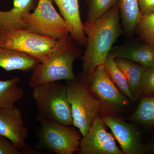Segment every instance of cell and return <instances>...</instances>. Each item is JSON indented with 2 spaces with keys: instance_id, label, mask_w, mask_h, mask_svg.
Here are the masks:
<instances>
[{
  "instance_id": "6da1fadb",
  "label": "cell",
  "mask_w": 154,
  "mask_h": 154,
  "mask_svg": "<svg viewBox=\"0 0 154 154\" xmlns=\"http://www.w3.org/2000/svg\"><path fill=\"white\" fill-rule=\"evenodd\" d=\"M120 17L117 4L93 25L84 26L87 43L82 59L83 75L91 74L97 67L104 64L122 33Z\"/></svg>"
},
{
  "instance_id": "7a4b0ae2",
  "label": "cell",
  "mask_w": 154,
  "mask_h": 154,
  "mask_svg": "<svg viewBox=\"0 0 154 154\" xmlns=\"http://www.w3.org/2000/svg\"><path fill=\"white\" fill-rule=\"evenodd\" d=\"M80 47L70 35L57 40L47 60L33 70L29 86L33 88L45 83L75 79L73 66L82 55Z\"/></svg>"
},
{
  "instance_id": "3957f363",
  "label": "cell",
  "mask_w": 154,
  "mask_h": 154,
  "mask_svg": "<svg viewBox=\"0 0 154 154\" xmlns=\"http://www.w3.org/2000/svg\"><path fill=\"white\" fill-rule=\"evenodd\" d=\"M32 96L37 115L66 126H73L66 85L58 82L42 84L33 88Z\"/></svg>"
},
{
  "instance_id": "277c9868",
  "label": "cell",
  "mask_w": 154,
  "mask_h": 154,
  "mask_svg": "<svg viewBox=\"0 0 154 154\" xmlns=\"http://www.w3.org/2000/svg\"><path fill=\"white\" fill-rule=\"evenodd\" d=\"M66 82L67 94L71 107L73 126L84 136L98 116L102 103L94 97L82 81L75 79Z\"/></svg>"
},
{
  "instance_id": "5b68a950",
  "label": "cell",
  "mask_w": 154,
  "mask_h": 154,
  "mask_svg": "<svg viewBox=\"0 0 154 154\" xmlns=\"http://www.w3.org/2000/svg\"><path fill=\"white\" fill-rule=\"evenodd\" d=\"M36 118L40 124L38 140L45 149L57 154L78 152L82 137L79 131L37 115Z\"/></svg>"
},
{
  "instance_id": "8992f818",
  "label": "cell",
  "mask_w": 154,
  "mask_h": 154,
  "mask_svg": "<svg viewBox=\"0 0 154 154\" xmlns=\"http://www.w3.org/2000/svg\"><path fill=\"white\" fill-rule=\"evenodd\" d=\"M57 40L26 29L0 31V46L17 51L42 63L49 58Z\"/></svg>"
},
{
  "instance_id": "52a82bcc",
  "label": "cell",
  "mask_w": 154,
  "mask_h": 154,
  "mask_svg": "<svg viewBox=\"0 0 154 154\" xmlns=\"http://www.w3.org/2000/svg\"><path fill=\"white\" fill-rule=\"evenodd\" d=\"M23 20L26 30L58 40L69 36L71 28L53 6V0H38L33 12Z\"/></svg>"
},
{
  "instance_id": "ba28073f",
  "label": "cell",
  "mask_w": 154,
  "mask_h": 154,
  "mask_svg": "<svg viewBox=\"0 0 154 154\" xmlns=\"http://www.w3.org/2000/svg\"><path fill=\"white\" fill-rule=\"evenodd\" d=\"M83 81L89 91L96 95L101 103L111 108H120L128 103L127 97L120 91L107 75L103 64L91 74L85 75Z\"/></svg>"
},
{
  "instance_id": "9c48e42d",
  "label": "cell",
  "mask_w": 154,
  "mask_h": 154,
  "mask_svg": "<svg viewBox=\"0 0 154 154\" xmlns=\"http://www.w3.org/2000/svg\"><path fill=\"white\" fill-rule=\"evenodd\" d=\"M102 118L97 116L89 131L82 136L79 154H123L116 146L114 138L107 132Z\"/></svg>"
},
{
  "instance_id": "30bf717a",
  "label": "cell",
  "mask_w": 154,
  "mask_h": 154,
  "mask_svg": "<svg viewBox=\"0 0 154 154\" xmlns=\"http://www.w3.org/2000/svg\"><path fill=\"white\" fill-rule=\"evenodd\" d=\"M28 133L20 108L14 106L0 109V135L11 141L25 154L35 152L26 144Z\"/></svg>"
},
{
  "instance_id": "8fae6325",
  "label": "cell",
  "mask_w": 154,
  "mask_h": 154,
  "mask_svg": "<svg viewBox=\"0 0 154 154\" xmlns=\"http://www.w3.org/2000/svg\"><path fill=\"white\" fill-rule=\"evenodd\" d=\"M102 119L111 130L123 153H143L144 148L141 140L140 133L135 127L112 116H105Z\"/></svg>"
},
{
  "instance_id": "7c38bea8",
  "label": "cell",
  "mask_w": 154,
  "mask_h": 154,
  "mask_svg": "<svg viewBox=\"0 0 154 154\" xmlns=\"http://www.w3.org/2000/svg\"><path fill=\"white\" fill-rule=\"evenodd\" d=\"M57 6L61 15L70 26V35L80 46L85 47L87 37L80 16L79 0H53Z\"/></svg>"
},
{
  "instance_id": "4fadbf2b",
  "label": "cell",
  "mask_w": 154,
  "mask_h": 154,
  "mask_svg": "<svg viewBox=\"0 0 154 154\" xmlns=\"http://www.w3.org/2000/svg\"><path fill=\"white\" fill-rule=\"evenodd\" d=\"M38 1L13 0L11 10L0 11V31L26 29L23 17L35 9Z\"/></svg>"
},
{
  "instance_id": "5bb4252c",
  "label": "cell",
  "mask_w": 154,
  "mask_h": 154,
  "mask_svg": "<svg viewBox=\"0 0 154 154\" xmlns=\"http://www.w3.org/2000/svg\"><path fill=\"white\" fill-rule=\"evenodd\" d=\"M110 54L114 58L128 60L146 67L154 66V45L130 44L112 47Z\"/></svg>"
},
{
  "instance_id": "9a60e30c",
  "label": "cell",
  "mask_w": 154,
  "mask_h": 154,
  "mask_svg": "<svg viewBox=\"0 0 154 154\" xmlns=\"http://www.w3.org/2000/svg\"><path fill=\"white\" fill-rule=\"evenodd\" d=\"M40 63L30 56L17 51L0 46V67L6 71H33Z\"/></svg>"
},
{
  "instance_id": "2e32d148",
  "label": "cell",
  "mask_w": 154,
  "mask_h": 154,
  "mask_svg": "<svg viewBox=\"0 0 154 154\" xmlns=\"http://www.w3.org/2000/svg\"><path fill=\"white\" fill-rule=\"evenodd\" d=\"M115 60L116 63L125 76L131 93L137 101L140 96L142 78L148 67L125 59L116 58Z\"/></svg>"
},
{
  "instance_id": "e0dca14e",
  "label": "cell",
  "mask_w": 154,
  "mask_h": 154,
  "mask_svg": "<svg viewBox=\"0 0 154 154\" xmlns=\"http://www.w3.org/2000/svg\"><path fill=\"white\" fill-rule=\"evenodd\" d=\"M20 80L19 77L0 80V109L14 107L23 98L24 91L18 86Z\"/></svg>"
},
{
  "instance_id": "ac0fdd59",
  "label": "cell",
  "mask_w": 154,
  "mask_h": 154,
  "mask_svg": "<svg viewBox=\"0 0 154 154\" xmlns=\"http://www.w3.org/2000/svg\"><path fill=\"white\" fill-rule=\"evenodd\" d=\"M118 5L125 30L131 34L135 30L142 16L138 0H119Z\"/></svg>"
},
{
  "instance_id": "d6986e66",
  "label": "cell",
  "mask_w": 154,
  "mask_h": 154,
  "mask_svg": "<svg viewBox=\"0 0 154 154\" xmlns=\"http://www.w3.org/2000/svg\"><path fill=\"white\" fill-rule=\"evenodd\" d=\"M103 65L107 75L122 93L133 102L136 101L131 93L125 76L116 63L115 58L110 53L106 57Z\"/></svg>"
},
{
  "instance_id": "ffe728a7",
  "label": "cell",
  "mask_w": 154,
  "mask_h": 154,
  "mask_svg": "<svg viewBox=\"0 0 154 154\" xmlns=\"http://www.w3.org/2000/svg\"><path fill=\"white\" fill-rule=\"evenodd\" d=\"M130 119L146 127L154 125V95L145 96L139 103L137 108L131 116Z\"/></svg>"
},
{
  "instance_id": "44dd1931",
  "label": "cell",
  "mask_w": 154,
  "mask_h": 154,
  "mask_svg": "<svg viewBox=\"0 0 154 154\" xmlns=\"http://www.w3.org/2000/svg\"><path fill=\"white\" fill-rule=\"evenodd\" d=\"M119 0H85L88 12L84 26L93 25L96 20L117 5Z\"/></svg>"
},
{
  "instance_id": "7402d4cb",
  "label": "cell",
  "mask_w": 154,
  "mask_h": 154,
  "mask_svg": "<svg viewBox=\"0 0 154 154\" xmlns=\"http://www.w3.org/2000/svg\"><path fill=\"white\" fill-rule=\"evenodd\" d=\"M135 30L146 43L154 45V13L142 16Z\"/></svg>"
},
{
  "instance_id": "603a6c76",
  "label": "cell",
  "mask_w": 154,
  "mask_h": 154,
  "mask_svg": "<svg viewBox=\"0 0 154 154\" xmlns=\"http://www.w3.org/2000/svg\"><path fill=\"white\" fill-rule=\"evenodd\" d=\"M140 95H154V66L149 67L144 73L140 86Z\"/></svg>"
},
{
  "instance_id": "cb8c5ba5",
  "label": "cell",
  "mask_w": 154,
  "mask_h": 154,
  "mask_svg": "<svg viewBox=\"0 0 154 154\" xmlns=\"http://www.w3.org/2000/svg\"><path fill=\"white\" fill-rule=\"evenodd\" d=\"M24 152L14 145L11 141L0 135V154H22Z\"/></svg>"
},
{
  "instance_id": "d4e9b609",
  "label": "cell",
  "mask_w": 154,
  "mask_h": 154,
  "mask_svg": "<svg viewBox=\"0 0 154 154\" xmlns=\"http://www.w3.org/2000/svg\"><path fill=\"white\" fill-rule=\"evenodd\" d=\"M142 16L154 13V0H138Z\"/></svg>"
},
{
  "instance_id": "484cf974",
  "label": "cell",
  "mask_w": 154,
  "mask_h": 154,
  "mask_svg": "<svg viewBox=\"0 0 154 154\" xmlns=\"http://www.w3.org/2000/svg\"><path fill=\"white\" fill-rule=\"evenodd\" d=\"M152 152L154 153V139L153 140V142L152 146Z\"/></svg>"
}]
</instances>
